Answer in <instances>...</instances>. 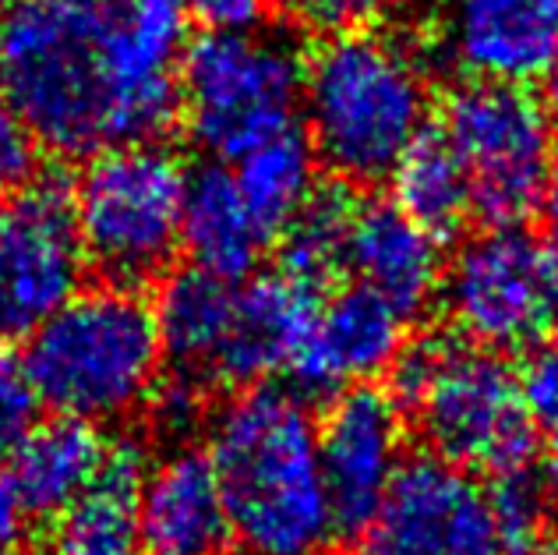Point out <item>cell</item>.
<instances>
[{
  "label": "cell",
  "instance_id": "cell-1",
  "mask_svg": "<svg viewBox=\"0 0 558 555\" xmlns=\"http://www.w3.org/2000/svg\"><path fill=\"white\" fill-rule=\"evenodd\" d=\"M187 22V0H14L0 93L61 156L159 138L181 113Z\"/></svg>",
  "mask_w": 558,
  "mask_h": 555
},
{
  "label": "cell",
  "instance_id": "cell-2",
  "mask_svg": "<svg viewBox=\"0 0 558 555\" xmlns=\"http://www.w3.org/2000/svg\"><path fill=\"white\" fill-rule=\"evenodd\" d=\"M209 460L241 555H329L340 523L318 457V421L293 386L258 383L209 421Z\"/></svg>",
  "mask_w": 558,
  "mask_h": 555
},
{
  "label": "cell",
  "instance_id": "cell-3",
  "mask_svg": "<svg viewBox=\"0 0 558 555\" xmlns=\"http://www.w3.org/2000/svg\"><path fill=\"white\" fill-rule=\"evenodd\" d=\"M301 117L318 164L336 178L386 181L428 131V71L407 43L378 28L329 33L304 61Z\"/></svg>",
  "mask_w": 558,
  "mask_h": 555
},
{
  "label": "cell",
  "instance_id": "cell-4",
  "mask_svg": "<svg viewBox=\"0 0 558 555\" xmlns=\"http://www.w3.org/2000/svg\"><path fill=\"white\" fill-rule=\"evenodd\" d=\"M25 340L22 372L53 414L121 421L149 407L163 383L156 312L135 287H78Z\"/></svg>",
  "mask_w": 558,
  "mask_h": 555
},
{
  "label": "cell",
  "instance_id": "cell-5",
  "mask_svg": "<svg viewBox=\"0 0 558 555\" xmlns=\"http://www.w3.org/2000/svg\"><path fill=\"white\" fill-rule=\"evenodd\" d=\"M392 397L414 418L432 457L466 474L502 478L534 460L537 435L520 372L463 336L410 343L392 361Z\"/></svg>",
  "mask_w": 558,
  "mask_h": 555
},
{
  "label": "cell",
  "instance_id": "cell-6",
  "mask_svg": "<svg viewBox=\"0 0 558 555\" xmlns=\"http://www.w3.org/2000/svg\"><path fill=\"white\" fill-rule=\"evenodd\" d=\"M187 167L159 138L99 149L71 192L85 262L110 283L163 276L181 252Z\"/></svg>",
  "mask_w": 558,
  "mask_h": 555
},
{
  "label": "cell",
  "instance_id": "cell-7",
  "mask_svg": "<svg viewBox=\"0 0 558 555\" xmlns=\"http://www.w3.org/2000/svg\"><path fill=\"white\" fill-rule=\"evenodd\" d=\"M304 61L290 43L252 33H205L181 57V113L219 164L301 121Z\"/></svg>",
  "mask_w": 558,
  "mask_h": 555
},
{
  "label": "cell",
  "instance_id": "cell-8",
  "mask_svg": "<svg viewBox=\"0 0 558 555\" xmlns=\"http://www.w3.org/2000/svg\"><path fill=\"white\" fill-rule=\"evenodd\" d=\"M438 298L463 340L526 354L558 333V255L520 224H488L452 252Z\"/></svg>",
  "mask_w": 558,
  "mask_h": 555
},
{
  "label": "cell",
  "instance_id": "cell-9",
  "mask_svg": "<svg viewBox=\"0 0 558 555\" xmlns=\"http://www.w3.org/2000/svg\"><path fill=\"white\" fill-rule=\"evenodd\" d=\"M442 138L470 184L474 216L520 224L555 167V128L526 85L463 79L442 99Z\"/></svg>",
  "mask_w": 558,
  "mask_h": 555
},
{
  "label": "cell",
  "instance_id": "cell-10",
  "mask_svg": "<svg viewBox=\"0 0 558 555\" xmlns=\"http://www.w3.org/2000/svg\"><path fill=\"white\" fill-rule=\"evenodd\" d=\"M85 248L71 192L33 178L0 195V343L25 340L82 287Z\"/></svg>",
  "mask_w": 558,
  "mask_h": 555
},
{
  "label": "cell",
  "instance_id": "cell-11",
  "mask_svg": "<svg viewBox=\"0 0 558 555\" xmlns=\"http://www.w3.org/2000/svg\"><path fill=\"white\" fill-rule=\"evenodd\" d=\"M350 555H509V548L481 478L421 457L407 460L372 520L354 531Z\"/></svg>",
  "mask_w": 558,
  "mask_h": 555
},
{
  "label": "cell",
  "instance_id": "cell-12",
  "mask_svg": "<svg viewBox=\"0 0 558 555\" xmlns=\"http://www.w3.org/2000/svg\"><path fill=\"white\" fill-rule=\"evenodd\" d=\"M318 457L340 531L368 523L407 467V414L392 393L350 386L318 421Z\"/></svg>",
  "mask_w": 558,
  "mask_h": 555
},
{
  "label": "cell",
  "instance_id": "cell-13",
  "mask_svg": "<svg viewBox=\"0 0 558 555\" xmlns=\"http://www.w3.org/2000/svg\"><path fill=\"white\" fill-rule=\"evenodd\" d=\"M407 318L364 287H343L315 301L304 336L287 364L301 397H336L386 375L407 347Z\"/></svg>",
  "mask_w": 558,
  "mask_h": 555
},
{
  "label": "cell",
  "instance_id": "cell-14",
  "mask_svg": "<svg viewBox=\"0 0 558 555\" xmlns=\"http://www.w3.org/2000/svg\"><path fill=\"white\" fill-rule=\"evenodd\" d=\"M438 47L474 82L545 79L558 57V0H449Z\"/></svg>",
  "mask_w": 558,
  "mask_h": 555
},
{
  "label": "cell",
  "instance_id": "cell-15",
  "mask_svg": "<svg viewBox=\"0 0 558 555\" xmlns=\"http://www.w3.org/2000/svg\"><path fill=\"white\" fill-rule=\"evenodd\" d=\"M442 269V238L410 220L396 202L364 198L350 206L343 273L403 318L428 312L438 301Z\"/></svg>",
  "mask_w": 558,
  "mask_h": 555
},
{
  "label": "cell",
  "instance_id": "cell-16",
  "mask_svg": "<svg viewBox=\"0 0 558 555\" xmlns=\"http://www.w3.org/2000/svg\"><path fill=\"white\" fill-rule=\"evenodd\" d=\"M318 290L287 273L244 276L233 287L227 336L213 361L209 386H258L283 375L298 350Z\"/></svg>",
  "mask_w": 558,
  "mask_h": 555
},
{
  "label": "cell",
  "instance_id": "cell-17",
  "mask_svg": "<svg viewBox=\"0 0 558 555\" xmlns=\"http://www.w3.org/2000/svg\"><path fill=\"white\" fill-rule=\"evenodd\" d=\"M142 548L145 555H223L230 523L209 453L178 446L142 481Z\"/></svg>",
  "mask_w": 558,
  "mask_h": 555
},
{
  "label": "cell",
  "instance_id": "cell-18",
  "mask_svg": "<svg viewBox=\"0 0 558 555\" xmlns=\"http://www.w3.org/2000/svg\"><path fill=\"white\" fill-rule=\"evenodd\" d=\"M145 467L135 443H110L96 478L50 517V555H145L138 514Z\"/></svg>",
  "mask_w": 558,
  "mask_h": 555
},
{
  "label": "cell",
  "instance_id": "cell-19",
  "mask_svg": "<svg viewBox=\"0 0 558 555\" xmlns=\"http://www.w3.org/2000/svg\"><path fill=\"white\" fill-rule=\"evenodd\" d=\"M181 248H187L198 269L227 276V280H244L258 269L269 238L247 213L227 164L187 170Z\"/></svg>",
  "mask_w": 558,
  "mask_h": 555
},
{
  "label": "cell",
  "instance_id": "cell-20",
  "mask_svg": "<svg viewBox=\"0 0 558 555\" xmlns=\"http://www.w3.org/2000/svg\"><path fill=\"white\" fill-rule=\"evenodd\" d=\"M110 443L99 425L57 414L53 421H36L33 432L8 457V485L19 495L25 514L53 517L96 478Z\"/></svg>",
  "mask_w": 558,
  "mask_h": 555
},
{
  "label": "cell",
  "instance_id": "cell-21",
  "mask_svg": "<svg viewBox=\"0 0 558 555\" xmlns=\"http://www.w3.org/2000/svg\"><path fill=\"white\" fill-rule=\"evenodd\" d=\"M233 287H238V280L191 266L167 276L153 309L159 340H163V354L173 364V372L195 378L205 389H209L219 343L227 336Z\"/></svg>",
  "mask_w": 558,
  "mask_h": 555
},
{
  "label": "cell",
  "instance_id": "cell-22",
  "mask_svg": "<svg viewBox=\"0 0 558 555\" xmlns=\"http://www.w3.org/2000/svg\"><path fill=\"white\" fill-rule=\"evenodd\" d=\"M227 167L247 213L269 241L279 238L318 192V156L301 121L247 145L241 156L227 159Z\"/></svg>",
  "mask_w": 558,
  "mask_h": 555
},
{
  "label": "cell",
  "instance_id": "cell-23",
  "mask_svg": "<svg viewBox=\"0 0 558 555\" xmlns=\"http://www.w3.org/2000/svg\"><path fill=\"white\" fill-rule=\"evenodd\" d=\"M392 181V202L400 206L410 220H417L424 230L457 233L470 216H474V202H470V184L460 167L457 153L449 149L442 131H424V135L400 156V164L389 173Z\"/></svg>",
  "mask_w": 558,
  "mask_h": 555
},
{
  "label": "cell",
  "instance_id": "cell-24",
  "mask_svg": "<svg viewBox=\"0 0 558 555\" xmlns=\"http://www.w3.org/2000/svg\"><path fill=\"white\" fill-rule=\"evenodd\" d=\"M354 198L343 192H318L312 202L293 216V224L279 233L283 238V255H279V273L293 276L304 287L322 290L343 273V244L347 224Z\"/></svg>",
  "mask_w": 558,
  "mask_h": 555
},
{
  "label": "cell",
  "instance_id": "cell-25",
  "mask_svg": "<svg viewBox=\"0 0 558 555\" xmlns=\"http://www.w3.org/2000/svg\"><path fill=\"white\" fill-rule=\"evenodd\" d=\"M488 492L509 552L551 534V523L558 520V467H534L531 460L495 478V488Z\"/></svg>",
  "mask_w": 558,
  "mask_h": 555
},
{
  "label": "cell",
  "instance_id": "cell-26",
  "mask_svg": "<svg viewBox=\"0 0 558 555\" xmlns=\"http://www.w3.org/2000/svg\"><path fill=\"white\" fill-rule=\"evenodd\" d=\"M523 403L531 414L537 443H545L558 457V333L545 343L526 350V369L520 372Z\"/></svg>",
  "mask_w": 558,
  "mask_h": 555
},
{
  "label": "cell",
  "instance_id": "cell-27",
  "mask_svg": "<svg viewBox=\"0 0 558 555\" xmlns=\"http://www.w3.org/2000/svg\"><path fill=\"white\" fill-rule=\"evenodd\" d=\"M39 170V142L19 107L0 93V195L19 192Z\"/></svg>",
  "mask_w": 558,
  "mask_h": 555
},
{
  "label": "cell",
  "instance_id": "cell-28",
  "mask_svg": "<svg viewBox=\"0 0 558 555\" xmlns=\"http://www.w3.org/2000/svg\"><path fill=\"white\" fill-rule=\"evenodd\" d=\"M39 397L22 364L0 358V460H8L36 425Z\"/></svg>",
  "mask_w": 558,
  "mask_h": 555
},
{
  "label": "cell",
  "instance_id": "cell-29",
  "mask_svg": "<svg viewBox=\"0 0 558 555\" xmlns=\"http://www.w3.org/2000/svg\"><path fill=\"white\" fill-rule=\"evenodd\" d=\"M400 0H307L301 14L322 33H357L375 28Z\"/></svg>",
  "mask_w": 558,
  "mask_h": 555
},
{
  "label": "cell",
  "instance_id": "cell-30",
  "mask_svg": "<svg viewBox=\"0 0 558 555\" xmlns=\"http://www.w3.org/2000/svg\"><path fill=\"white\" fill-rule=\"evenodd\" d=\"M269 0H187L191 19L209 33H252L266 19Z\"/></svg>",
  "mask_w": 558,
  "mask_h": 555
},
{
  "label": "cell",
  "instance_id": "cell-31",
  "mask_svg": "<svg viewBox=\"0 0 558 555\" xmlns=\"http://www.w3.org/2000/svg\"><path fill=\"white\" fill-rule=\"evenodd\" d=\"M25 509L19 503V495L11 492L8 478L0 474V555H14L22 542V528H25Z\"/></svg>",
  "mask_w": 558,
  "mask_h": 555
},
{
  "label": "cell",
  "instance_id": "cell-32",
  "mask_svg": "<svg viewBox=\"0 0 558 555\" xmlns=\"http://www.w3.org/2000/svg\"><path fill=\"white\" fill-rule=\"evenodd\" d=\"M534 213L541 220V238H545L558 255V164L551 167L545 188H541V198H537Z\"/></svg>",
  "mask_w": 558,
  "mask_h": 555
},
{
  "label": "cell",
  "instance_id": "cell-33",
  "mask_svg": "<svg viewBox=\"0 0 558 555\" xmlns=\"http://www.w3.org/2000/svg\"><path fill=\"white\" fill-rule=\"evenodd\" d=\"M545 113H548V121L555 128V138H558V57H555V64L545 71Z\"/></svg>",
  "mask_w": 558,
  "mask_h": 555
},
{
  "label": "cell",
  "instance_id": "cell-34",
  "mask_svg": "<svg viewBox=\"0 0 558 555\" xmlns=\"http://www.w3.org/2000/svg\"><path fill=\"white\" fill-rule=\"evenodd\" d=\"M509 555H558V542H555V538L548 534V538H537V542L523 545V548L509 552Z\"/></svg>",
  "mask_w": 558,
  "mask_h": 555
},
{
  "label": "cell",
  "instance_id": "cell-35",
  "mask_svg": "<svg viewBox=\"0 0 558 555\" xmlns=\"http://www.w3.org/2000/svg\"><path fill=\"white\" fill-rule=\"evenodd\" d=\"M272 4H279V8H287V11H301L307 0H272Z\"/></svg>",
  "mask_w": 558,
  "mask_h": 555
},
{
  "label": "cell",
  "instance_id": "cell-36",
  "mask_svg": "<svg viewBox=\"0 0 558 555\" xmlns=\"http://www.w3.org/2000/svg\"><path fill=\"white\" fill-rule=\"evenodd\" d=\"M8 4H14V0H0V8H8Z\"/></svg>",
  "mask_w": 558,
  "mask_h": 555
}]
</instances>
